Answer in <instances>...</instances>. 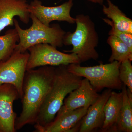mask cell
Here are the masks:
<instances>
[{"label":"cell","mask_w":132,"mask_h":132,"mask_svg":"<svg viewBox=\"0 0 132 132\" xmlns=\"http://www.w3.org/2000/svg\"><path fill=\"white\" fill-rule=\"evenodd\" d=\"M55 67L45 66L26 71L23 83L22 110L16 118V131L28 125H34L47 95L52 87Z\"/></svg>","instance_id":"obj_1"},{"label":"cell","mask_w":132,"mask_h":132,"mask_svg":"<svg viewBox=\"0 0 132 132\" xmlns=\"http://www.w3.org/2000/svg\"><path fill=\"white\" fill-rule=\"evenodd\" d=\"M67 65L55 67L54 80L34 127L45 126L52 122L69 93L79 86L82 77L69 72Z\"/></svg>","instance_id":"obj_2"},{"label":"cell","mask_w":132,"mask_h":132,"mask_svg":"<svg viewBox=\"0 0 132 132\" xmlns=\"http://www.w3.org/2000/svg\"><path fill=\"white\" fill-rule=\"evenodd\" d=\"M75 19V31L66 32L63 40L64 45H72L73 48L64 52L75 54L81 63L92 59L97 60L99 54L95 48L98 45L99 36L94 22L88 15H78Z\"/></svg>","instance_id":"obj_3"},{"label":"cell","mask_w":132,"mask_h":132,"mask_svg":"<svg viewBox=\"0 0 132 132\" xmlns=\"http://www.w3.org/2000/svg\"><path fill=\"white\" fill-rule=\"evenodd\" d=\"M32 26L23 29L19 22L14 19L15 28L19 37V41L15 50L21 53L28 51L29 47L40 43H47L55 48L61 47L66 32L58 24L47 26L43 24L34 14H30Z\"/></svg>","instance_id":"obj_4"},{"label":"cell","mask_w":132,"mask_h":132,"mask_svg":"<svg viewBox=\"0 0 132 132\" xmlns=\"http://www.w3.org/2000/svg\"><path fill=\"white\" fill-rule=\"evenodd\" d=\"M120 63L114 61L109 64L93 67H82L80 64H70L67 67L71 73L88 79L98 92L105 88L122 90L123 84L119 78Z\"/></svg>","instance_id":"obj_5"},{"label":"cell","mask_w":132,"mask_h":132,"mask_svg":"<svg viewBox=\"0 0 132 132\" xmlns=\"http://www.w3.org/2000/svg\"><path fill=\"white\" fill-rule=\"evenodd\" d=\"M26 71L45 66L57 67L70 64H80L79 59L73 53L70 54L59 51L47 43H40L29 47Z\"/></svg>","instance_id":"obj_6"},{"label":"cell","mask_w":132,"mask_h":132,"mask_svg":"<svg viewBox=\"0 0 132 132\" xmlns=\"http://www.w3.org/2000/svg\"><path fill=\"white\" fill-rule=\"evenodd\" d=\"M29 53L14 50L7 59L0 62V84L8 83L15 87L20 98L23 95L22 87Z\"/></svg>","instance_id":"obj_7"},{"label":"cell","mask_w":132,"mask_h":132,"mask_svg":"<svg viewBox=\"0 0 132 132\" xmlns=\"http://www.w3.org/2000/svg\"><path fill=\"white\" fill-rule=\"evenodd\" d=\"M73 5V0H68L55 7L45 6L39 0H34L28 4V10L46 26H50V23L54 21L72 24L75 23V19L71 16L70 12Z\"/></svg>","instance_id":"obj_8"},{"label":"cell","mask_w":132,"mask_h":132,"mask_svg":"<svg viewBox=\"0 0 132 132\" xmlns=\"http://www.w3.org/2000/svg\"><path fill=\"white\" fill-rule=\"evenodd\" d=\"M20 99L18 91L12 84H0V132H15L16 114L13 109L15 101Z\"/></svg>","instance_id":"obj_9"},{"label":"cell","mask_w":132,"mask_h":132,"mask_svg":"<svg viewBox=\"0 0 132 132\" xmlns=\"http://www.w3.org/2000/svg\"><path fill=\"white\" fill-rule=\"evenodd\" d=\"M100 95L88 79H82L79 86L69 93L68 97L64 100L57 115L80 108H88L96 101Z\"/></svg>","instance_id":"obj_10"},{"label":"cell","mask_w":132,"mask_h":132,"mask_svg":"<svg viewBox=\"0 0 132 132\" xmlns=\"http://www.w3.org/2000/svg\"><path fill=\"white\" fill-rule=\"evenodd\" d=\"M26 0H0V33L8 26H14L15 16L28 24L30 13Z\"/></svg>","instance_id":"obj_11"},{"label":"cell","mask_w":132,"mask_h":132,"mask_svg":"<svg viewBox=\"0 0 132 132\" xmlns=\"http://www.w3.org/2000/svg\"><path fill=\"white\" fill-rule=\"evenodd\" d=\"M112 90L108 89L100 95L96 101L88 109L82 118L79 132H90L102 127L105 120L104 108Z\"/></svg>","instance_id":"obj_12"},{"label":"cell","mask_w":132,"mask_h":132,"mask_svg":"<svg viewBox=\"0 0 132 132\" xmlns=\"http://www.w3.org/2000/svg\"><path fill=\"white\" fill-rule=\"evenodd\" d=\"M88 109L80 108L57 115L52 122L45 126L34 127L35 132H72L74 127L86 114Z\"/></svg>","instance_id":"obj_13"},{"label":"cell","mask_w":132,"mask_h":132,"mask_svg":"<svg viewBox=\"0 0 132 132\" xmlns=\"http://www.w3.org/2000/svg\"><path fill=\"white\" fill-rule=\"evenodd\" d=\"M123 103L122 92L112 91L104 108L105 120L102 129L108 131L116 127Z\"/></svg>","instance_id":"obj_14"},{"label":"cell","mask_w":132,"mask_h":132,"mask_svg":"<svg viewBox=\"0 0 132 132\" xmlns=\"http://www.w3.org/2000/svg\"><path fill=\"white\" fill-rule=\"evenodd\" d=\"M123 103L116 129L118 131L132 132V92L123 84Z\"/></svg>","instance_id":"obj_15"},{"label":"cell","mask_w":132,"mask_h":132,"mask_svg":"<svg viewBox=\"0 0 132 132\" xmlns=\"http://www.w3.org/2000/svg\"><path fill=\"white\" fill-rule=\"evenodd\" d=\"M108 6L103 5L104 14L112 20V24L116 28L125 32L132 34V20L126 16L117 6L110 0H107Z\"/></svg>","instance_id":"obj_16"},{"label":"cell","mask_w":132,"mask_h":132,"mask_svg":"<svg viewBox=\"0 0 132 132\" xmlns=\"http://www.w3.org/2000/svg\"><path fill=\"white\" fill-rule=\"evenodd\" d=\"M107 43L112 49V54L109 60L110 62L117 61L121 62L125 60L132 61V51L123 42L113 35H109Z\"/></svg>","instance_id":"obj_17"},{"label":"cell","mask_w":132,"mask_h":132,"mask_svg":"<svg viewBox=\"0 0 132 132\" xmlns=\"http://www.w3.org/2000/svg\"><path fill=\"white\" fill-rule=\"evenodd\" d=\"M19 41V35L15 28L8 30L5 35L0 36V62L11 56Z\"/></svg>","instance_id":"obj_18"},{"label":"cell","mask_w":132,"mask_h":132,"mask_svg":"<svg viewBox=\"0 0 132 132\" xmlns=\"http://www.w3.org/2000/svg\"><path fill=\"white\" fill-rule=\"evenodd\" d=\"M131 61L125 60L120 63L119 78L127 88L132 92V65Z\"/></svg>","instance_id":"obj_19"},{"label":"cell","mask_w":132,"mask_h":132,"mask_svg":"<svg viewBox=\"0 0 132 132\" xmlns=\"http://www.w3.org/2000/svg\"><path fill=\"white\" fill-rule=\"evenodd\" d=\"M102 19L106 24L112 27L111 30L109 32V35L116 36L117 38L124 43L129 48L130 50L132 51V34L119 31L114 28L112 24L111 20L108 19Z\"/></svg>","instance_id":"obj_20"},{"label":"cell","mask_w":132,"mask_h":132,"mask_svg":"<svg viewBox=\"0 0 132 132\" xmlns=\"http://www.w3.org/2000/svg\"><path fill=\"white\" fill-rule=\"evenodd\" d=\"M87 1L94 3H98L100 5H103L104 0H87Z\"/></svg>","instance_id":"obj_21"}]
</instances>
